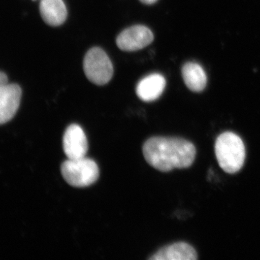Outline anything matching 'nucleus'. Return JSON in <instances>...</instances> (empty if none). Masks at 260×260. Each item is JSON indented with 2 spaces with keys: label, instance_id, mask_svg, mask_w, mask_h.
Here are the masks:
<instances>
[{
  "label": "nucleus",
  "instance_id": "7",
  "mask_svg": "<svg viewBox=\"0 0 260 260\" xmlns=\"http://www.w3.org/2000/svg\"><path fill=\"white\" fill-rule=\"evenodd\" d=\"M22 90L17 84H6L0 87V125L12 120L18 112Z\"/></svg>",
  "mask_w": 260,
  "mask_h": 260
},
{
  "label": "nucleus",
  "instance_id": "9",
  "mask_svg": "<svg viewBox=\"0 0 260 260\" xmlns=\"http://www.w3.org/2000/svg\"><path fill=\"white\" fill-rule=\"evenodd\" d=\"M198 259V254L187 243L178 242L165 246L157 251L150 260H195Z\"/></svg>",
  "mask_w": 260,
  "mask_h": 260
},
{
  "label": "nucleus",
  "instance_id": "6",
  "mask_svg": "<svg viewBox=\"0 0 260 260\" xmlns=\"http://www.w3.org/2000/svg\"><path fill=\"white\" fill-rule=\"evenodd\" d=\"M63 149L68 159L85 157L88 150V143L81 126L73 124L67 128L63 136Z\"/></svg>",
  "mask_w": 260,
  "mask_h": 260
},
{
  "label": "nucleus",
  "instance_id": "5",
  "mask_svg": "<svg viewBox=\"0 0 260 260\" xmlns=\"http://www.w3.org/2000/svg\"><path fill=\"white\" fill-rule=\"evenodd\" d=\"M153 32L144 25H134L123 30L116 39L118 47L122 51H135L153 42Z\"/></svg>",
  "mask_w": 260,
  "mask_h": 260
},
{
  "label": "nucleus",
  "instance_id": "4",
  "mask_svg": "<svg viewBox=\"0 0 260 260\" xmlns=\"http://www.w3.org/2000/svg\"><path fill=\"white\" fill-rule=\"evenodd\" d=\"M83 69L87 78L98 85L109 83L114 74L112 61L101 48H92L87 52L84 58Z\"/></svg>",
  "mask_w": 260,
  "mask_h": 260
},
{
  "label": "nucleus",
  "instance_id": "11",
  "mask_svg": "<svg viewBox=\"0 0 260 260\" xmlns=\"http://www.w3.org/2000/svg\"><path fill=\"white\" fill-rule=\"evenodd\" d=\"M182 77L188 88L194 92L204 90L207 85L206 73L200 64L188 62L182 68Z\"/></svg>",
  "mask_w": 260,
  "mask_h": 260
},
{
  "label": "nucleus",
  "instance_id": "2",
  "mask_svg": "<svg viewBox=\"0 0 260 260\" xmlns=\"http://www.w3.org/2000/svg\"><path fill=\"white\" fill-rule=\"evenodd\" d=\"M215 155L219 166L229 174L242 169L245 160V147L239 135L226 132L219 135L215 142Z\"/></svg>",
  "mask_w": 260,
  "mask_h": 260
},
{
  "label": "nucleus",
  "instance_id": "10",
  "mask_svg": "<svg viewBox=\"0 0 260 260\" xmlns=\"http://www.w3.org/2000/svg\"><path fill=\"white\" fill-rule=\"evenodd\" d=\"M40 13L44 22L51 26L64 23L68 16V10L62 0H42Z\"/></svg>",
  "mask_w": 260,
  "mask_h": 260
},
{
  "label": "nucleus",
  "instance_id": "12",
  "mask_svg": "<svg viewBox=\"0 0 260 260\" xmlns=\"http://www.w3.org/2000/svg\"><path fill=\"white\" fill-rule=\"evenodd\" d=\"M8 83V78L6 74L3 72H0V87Z\"/></svg>",
  "mask_w": 260,
  "mask_h": 260
},
{
  "label": "nucleus",
  "instance_id": "3",
  "mask_svg": "<svg viewBox=\"0 0 260 260\" xmlns=\"http://www.w3.org/2000/svg\"><path fill=\"white\" fill-rule=\"evenodd\" d=\"M61 173L68 184L78 188L92 185L99 177L96 162L86 157L65 160L61 164Z\"/></svg>",
  "mask_w": 260,
  "mask_h": 260
},
{
  "label": "nucleus",
  "instance_id": "8",
  "mask_svg": "<svg viewBox=\"0 0 260 260\" xmlns=\"http://www.w3.org/2000/svg\"><path fill=\"white\" fill-rule=\"evenodd\" d=\"M166 80L162 75L154 73L140 80L137 85L136 93L145 102H153L162 95L166 87Z\"/></svg>",
  "mask_w": 260,
  "mask_h": 260
},
{
  "label": "nucleus",
  "instance_id": "1",
  "mask_svg": "<svg viewBox=\"0 0 260 260\" xmlns=\"http://www.w3.org/2000/svg\"><path fill=\"white\" fill-rule=\"evenodd\" d=\"M143 155L151 167L162 172L190 167L196 156V149L187 140L170 137H153L145 142Z\"/></svg>",
  "mask_w": 260,
  "mask_h": 260
},
{
  "label": "nucleus",
  "instance_id": "13",
  "mask_svg": "<svg viewBox=\"0 0 260 260\" xmlns=\"http://www.w3.org/2000/svg\"><path fill=\"white\" fill-rule=\"evenodd\" d=\"M158 0H140V2L144 3L145 5H152L154 3H156Z\"/></svg>",
  "mask_w": 260,
  "mask_h": 260
}]
</instances>
